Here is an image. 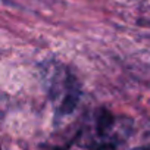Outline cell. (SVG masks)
<instances>
[{
    "label": "cell",
    "mask_w": 150,
    "mask_h": 150,
    "mask_svg": "<svg viewBox=\"0 0 150 150\" xmlns=\"http://www.w3.org/2000/svg\"><path fill=\"white\" fill-rule=\"evenodd\" d=\"M131 122L108 110H100L91 116L83 132L81 144L93 150H115L128 137Z\"/></svg>",
    "instance_id": "cell-1"
},
{
    "label": "cell",
    "mask_w": 150,
    "mask_h": 150,
    "mask_svg": "<svg viewBox=\"0 0 150 150\" xmlns=\"http://www.w3.org/2000/svg\"><path fill=\"white\" fill-rule=\"evenodd\" d=\"M53 103L56 108V112L59 115L68 113L74 109L78 99V91L75 88L74 83H71V77L68 74L57 72L53 78V86L50 88Z\"/></svg>",
    "instance_id": "cell-2"
}]
</instances>
